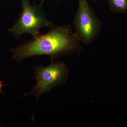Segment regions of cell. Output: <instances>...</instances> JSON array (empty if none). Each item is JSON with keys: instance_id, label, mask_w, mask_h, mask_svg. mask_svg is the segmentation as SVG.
Listing matches in <instances>:
<instances>
[{"instance_id": "cell-1", "label": "cell", "mask_w": 127, "mask_h": 127, "mask_svg": "<svg viewBox=\"0 0 127 127\" xmlns=\"http://www.w3.org/2000/svg\"><path fill=\"white\" fill-rule=\"evenodd\" d=\"M80 42L71 26L64 25L54 26L47 33L21 42L10 51L12 58L19 62L41 55L50 56L53 59L79 52L81 48Z\"/></svg>"}, {"instance_id": "cell-2", "label": "cell", "mask_w": 127, "mask_h": 127, "mask_svg": "<svg viewBox=\"0 0 127 127\" xmlns=\"http://www.w3.org/2000/svg\"><path fill=\"white\" fill-rule=\"evenodd\" d=\"M22 11L19 17L12 27L8 29L15 39L27 33L35 38L40 35L41 28L54 27L52 22L47 17V15L42 9V4H32L30 0H22Z\"/></svg>"}, {"instance_id": "cell-3", "label": "cell", "mask_w": 127, "mask_h": 127, "mask_svg": "<svg viewBox=\"0 0 127 127\" xmlns=\"http://www.w3.org/2000/svg\"><path fill=\"white\" fill-rule=\"evenodd\" d=\"M36 83L31 90L23 96L32 95L37 101L41 95L52 88L64 83L68 77V70L63 62H52L49 65L34 67Z\"/></svg>"}, {"instance_id": "cell-4", "label": "cell", "mask_w": 127, "mask_h": 127, "mask_svg": "<svg viewBox=\"0 0 127 127\" xmlns=\"http://www.w3.org/2000/svg\"><path fill=\"white\" fill-rule=\"evenodd\" d=\"M78 2L73 20L75 32L80 42L88 45L99 35L102 23L87 1Z\"/></svg>"}, {"instance_id": "cell-5", "label": "cell", "mask_w": 127, "mask_h": 127, "mask_svg": "<svg viewBox=\"0 0 127 127\" xmlns=\"http://www.w3.org/2000/svg\"><path fill=\"white\" fill-rule=\"evenodd\" d=\"M108 5L114 12L122 13L127 11V0H108Z\"/></svg>"}, {"instance_id": "cell-6", "label": "cell", "mask_w": 127, "mask_h": 127, "mask_svg": "<svg viewBox=\"0 0 127 127\" xmlns=\"http://www.w3.org/2000/svg\"><path fill=\"white\" fill-rule=\"evenodd\" d=\"M2 81H0V93H2V92L1 91V89L3 86V85L2 84Z\"/></svg>"}, {"instance_id": "cell-7", "label": "cell", "mask_w": 127, "mask_h": 127, "mask_svg": "<svg viewBox=\"0 0 127 127\" xmlns=\"http://www.w3.org/2000/svg\"><path fill=\"white\" fill-rule=\"evenodd\" d=\"M44 0H41L40 4H43V2H44ZM56 0L60 1L62 0Z\"/></svg>"}, {"instance_id": "cell-8", "label": "cell", "mask_w": 127, "mask_h": 127, "mask_svg": "<svg viewBox=\"0 0 127 127\" xmlns=\"http://www.w3.org/2000/svg\"><path fill=\"white\" fill-rule=\"evenodd\" d=\"M92 0L93 1H94V2H96L98 1V0Z\"/></svg>"}, {"instance_id": "cell-9", "label": "cell", "mask_w": 127, "mask_h": 127, "mask_svg": "<svg viewBox=\"0 0 127 127\" xmlns=\"http://www.w3.org/2000/svg\"><path fill=\"white\" fill-rule=\"evenodd\" d=\"M78 1H87V0H78Z\"/></svg>"}, {"instance_id": "cell-10", "label": "cell", "mask_w": 127, "mask_h": 127, "mask_svg": "<svg viewBox=\"0 0 127 127\" xmlns=\"http://www.w3.org/2000/svg\"><path fill=\"white\" fill-rule=\"evenodd\" d=\"M1 127V126H0V127Z\"/></svg>"}]
</instances>
